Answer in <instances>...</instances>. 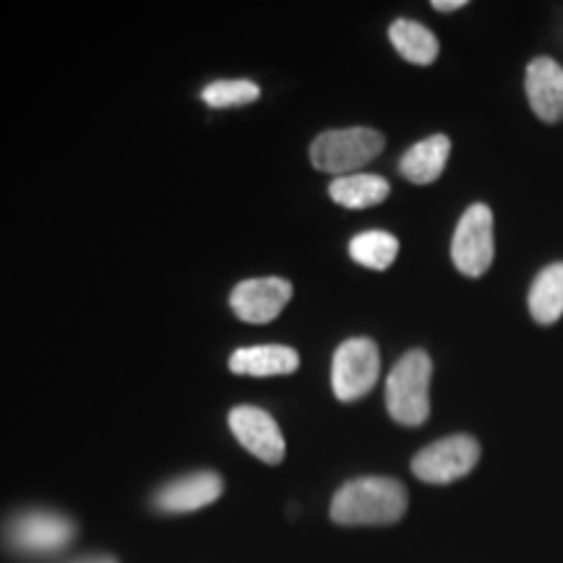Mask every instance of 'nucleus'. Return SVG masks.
Wrapping results in <instances>:
<instances>
[{"label":"nucleus","instance_id":"nucleus-19","mask_svg":"<svg viewBox=\"0 0 563 563\" xmlns=\"http://www.w3.org/2000/svg\"><path fill=\"white\" fill-rule=\"evenodd\" d=\"M467 5V0H433V9L441 11V13H452V11H460Z\"/></svg>","mask_w":563,"mask_h":563},{"label":"nucleus","instance_id":"nucleus-10","mask_svg":"<svg viewBox=\"0 0 563 563\" xmlns=\"http://www.w3.org/2000/svg\"><path fill=\"white\" fill-rule=\"evenodd\" d=\"M224 481L211 470H199V473L175 477L167 485L154 493L152 504L162 514H191L203 506H211L222 496Z\"/></svg>","mask_w":563,"mask_h":563},{"label":"nucleus","instance_id":"nucleus-6","mask_svg":"<svg viewBox=\"0 0 563 563\" xmlns=\"http://www.w3.org/2000/svg\"><path fill=\"white\" fill-rule=\"evenodd\" d=\"M382 355L373 340L355 336L342 342L332 361V389L340 402H357L378 382Z\"/></svg>","mask_w":563,"mask_h":563},{"label":"nucleus","instance_id":"nucleus-16","mask_svg":"<svg viewBox=\"0 0 563 563\" xmlns=\"http://www.w3.org/2000/svg\"><path fill=\"white\" fill-rule=\"evenodd\" d=\"M389 40L407 63L415 66H431L439 58V40L428 26L412 19H397L389 26Z\"/></svg>","mask_w":563,"mask_h":563},{"label":"nucleus","instance_id":"nucleus-13","mask_svg":"<svg viewBox=\"0 0 563 563\" xmlns=\"http://www.w3.org/2000/svg\"><path fill=\"white\" fill-rule=\"evenodd\" d=\"M449 154H452V141L443 133H435V136H428L418 141V144L410 146L399 159V173L405 175L410 183H418V186H426V183H433L441 178L443 167H446Z\"/></svg>","mask_w":563,"mask_h":563},{"label":"nucleus","instance_id":"nucleus-9","mask_svg":"<svg viewBox=\"0 0 563 563\" xmlns=\"http://www.w3.org/2000/svg\"><path fill=\"white\" fill-rule=\"evenodd\" d=\"M292 298V285L282 277L245 279L230 295V306L245 323H269L285 311Z\"/></svg>","mask_w":563,"mask_h":563},{"label":"nucleus","instance_id":"nucleus-20","mask_svg":"<svg viewBox=\"0 0 563 563\" xmlns=\"http://www.w3.org/2000/svg\"><path fill=\"white\" fill-rule=\"evenodd\" d=\"M68 563H118V559L108 553H91V555H81V559H74Z\"/></svg>","mask_w":563,"mask_h":563},{"label":"nucleus","instance_id":"nucleus-3","mask_svg":"<svg viewBox=\"0 0 563 563\" xmlns=\"http://www.w3.org/2000/svg\"><path fill=\"white\" fill-rule=\"evenodd\" d=\"M76 538V522L51 509H26L5 522L3 540L11 553L26 559H51L66 551Z\"/></svg>","mask_w":563,"mask_h":563},{"label":"nucleus","instance_id":"nucleus-8","mask_svg":"<svg viewBox=\"0 0 563 563\" xmlns=\"http://www.w3.org/2000/svg\"><path fill=\"white\" fill-rule=\"evenodd\" d=\"M228 422L232 435H235V439L241 441V446L249 449L256 460H262L266 464H279L285 460V435H282L277 420H274L266 410H262V407H232Z\"/></svg>","mask_w":563,"mask_h":563},{"label":"nucleus","instance_id":"nucleus-5","mask_svg":"<svg viewBox=\"0 0 563 563\" xmlns=\"http://www.w3.org/2000/svg\"><path fill=\"white\" fill-rule=\"evenodd\" d=\"M481 462V443L473 435L456 433L431 443L412 456V473L431 485H449L467 477Z\"/></svg>","mask_w":563,"mask_h":563},{"label":"nucleus","instance_id":"nucleus-12","mask_svg":"<svg viewBox=\"0 0 563 563\" xmlns=\"http://www.w3.org/2000/svg\"><path fill=\"white\" fill-rule=\"evenodd\" d=\"M300 365V355L287 344H253L232 352L230 371L238 376H287Z\"/></svg>","mask_w":563,"mask_h":563},{"label":"nucleus","instance_id":"nucleus-7","mask_svg":"<svg viewBox=\"0 0 563 563\" xmlns=\"http://www.w3.org/2000/svg\"><path fill=\"white\" fill-rule=\"evenodd\" d=\"M493 256H496V243H493V211L485 203H473L462 214L454 230L452 241V262L464 277L477 279L490 269Z\"/></svg>","mask_w":563,"mask_h":563},{"label":"nucleus","instance_id":"nucleus-4","mask_svg":"<svg viewBox=\"0 0 563 563\" xmlns=\"http://www.w3.org/2000/svg\"><path fill=\"white\" fill-rule=\"evenodd\" d=\"M386 139L373 129L323 131L311 144V162L316 170L336 175H355L384 152Z\"/></svg>","mask_w":563,"mask_h":563},{"label":"nucleus","instance_id":"nucleus-15","mask_svg":"<svg viewBox=\"0 0 563 563\" xmlns=\"http://www.w3.org/2000/svg\"><path fill=\"white\" fill-rule=\"evenodd\" d=\"M530 313L540 327H551L563 316V262L545 266L530 287Z\"/></svg>","mask_w":563,"mask_h":563},{"label":"nucleus","instance_id":"nucleus-14","mask_svg":"<svg viewBox=\"0 0 563 563\" xmlns=\"http://www.w3.org/2000/svg\"><path fill=\"white\" fill-rule=\"evenodd\" d=\"M391 186L382 175H344V178H334L329 186V196L332 201L340 203L344 209H368L378 207V203L389 199Z\"/></svg>","mask_w":563,"mask_h":563},{"label":"nucleus","instance_id":"nucleus-18","mask_svg":"<svg viewBox=\"0 0 563 563\" xmlns=\"http://www.w3.org/2000/svg\"><path fill=\"white\" fill-rule=\"evenodd\" d=\"M262 89L258 84L249 79H230V81H214L201 91V100L209 108L224 110V108H241V104H251L258 100Z\"/></svg>","mask_w":563,"mask_h":563},{"label":"nucleus","instance_id":"nucleus-17","mask_svg":"<svg viewBox=\"0 0 563 563\" xmlns=\"http://www.w3.org/2000/svg\"><path fill=\"white\" fill-rule=\"evenodd\" d=\"M399 253V241L391 235V232L384 230H368L361 232L350 241V256L352 262L361 266H368V269L384 272L389 269Z\"/></svg>","mask_w":563,"mask_h":563},{"label":"nucleus","instance_id":"nucleus-11","mask_svg":"<svg viewBox=\"0 0 563 563\" xmlns=\"http://www.w3.org/2000/svg\"><path fill=\"white\" fill-rule=\"evenodd\" d=\"M527 102L543 123L563 121V66L548 55L530 60L525 74Z\"/></svg>","mask_w":563,"mask_h":563},{"label":"nucleus","instance_id":"nucleus-1","mask_svg":"<svg viewBox=\"0 0 563 563\" xmlns=\"http://www.w3.org/2000/svg\"><path fill=\"white\" fill-rule=\"evenodd\" d=\"M407 488L394 477L368 475L344 483L332 498V519L342 527H384L405 517Z\"/></svg>","mask_w":563,"mask_h":563},{"label":"nucleus","instance_id":"nucleus-2","mask_svg":"<svg viewBox=\"0 0 563 563\" xmlns=\"http://www.w3.org/2000/svg\"><path fill=\"white\" fill-rule=\"evenodd\" d=\"M433 363L426 350H410L399 357L386 378V410L405 428H418L431 418Z\"/></svg>","mask_w":563,"mask_h":563}]
</instances>
